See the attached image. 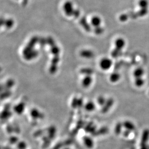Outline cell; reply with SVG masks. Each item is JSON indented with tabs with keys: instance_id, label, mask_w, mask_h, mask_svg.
Returning a JSON list of instances; mask_svg holds the SVG:
<instances>
[{
	"instance_id": "6da1fadb",
	"label": "cell",
	"mask_w": 149,
	"mask_h": 149,
	"mask_svg": "<svg viewBox=\"0 0 149 149\" xmlns=\"http://www.w3.org/2000/svg\"><path fill=\"white\" fill-rule=\"evenodd\" d=\"M139 6V11L138 12L139 17L146 16L149 11V3L147 0H139L138 3Z\"/></svg>"
},
{
	"instance_id": "7a4b0ae2",
	"label": "cell",
	"mask_w": 149,
	"mask_h": 149,
	"mask_svg": "<svg viewBox=\"0 0 149 149\" xmlns=\"http://www.w3.org/2000/svg\"><path fill=\"white\" fill-rule=\"evenodd\" d=\"M113 62L112 59L107 57H104L101 59L99 65L100 68L104 71L109 70L112 68Z\"/></svg>"
},
{
	"instance_id": "3957f363",
	"label": "cell",
	"mask_w": 149,
	"mask_h": 149,
	"mask_svg": "<svg viewBox=\"0 0 149 149\" xmlns=\"http://www.w3.org/2000/svg\"><path fill=\"white\" fill-rule=\"evenodd\" d=\"M126 42L125 39L122 37H118L114 42L115 49L119 52H122L126 47Z\"/></svg>"
},
{
	"instance_id": "277c9868",
	"label": "cell",
	"mask_w": 149,
	"mask_h": 149,
	"mask_svg": "<svg viewBox=\"0 0 149 149\" xmlns=\"http://www.w3.org/2000/svg\"><path fill=\"white\" fill-rule=\"evenodd\" d=\"M63 10L67 16L69 17L73 16L74 9H73V4L72 2L68 1L65 3L63 6Z\"/></svg>"
},
{
	"instance_id": "5b68a950",
	"label": "cell",
	"mask_w": 149,
	"mask_h": 149,
	"mask_svg": "<svg viewBox=\"0 0 149 149\" xmlns=\"http://www.w3.org/2000/svg\"><path fill=\"white\" fill-rule=\"evenodd\" d=\"M145 70L142 67H138L134 70L133 72V76L134 79L143 77L145 75Z\"/></svg>"
},
{
	"instance_id": "8992f818",
	"label": "cell",
	"mask_w": 149,
	"mask_h": 149,
	"mask_svg": "<svg viewBox=\"0 0 149 149\" xmlns=\"http://www.w3.org/2000/svg\"><path fill=\"white\" fill-rule=\"evenodd\" d=\"M121 79V75L118 72L112 73L109 77V80L112 83H116L119 82Z\"/></svg>"
},
{
	"instance_id": "52a82bcc",
	"label": "cell",
	"mask_w": 149,
	"mask_h": 149,
	"mask_svg": "<svg viewBox=\"0 0 149 149\" xmlns=\"http://www.w3.org/2000/svg\"><path fill=\"white\" fill-rule=\"evenodd\" d=\"M79 22H80V24L81 25V26L83 28V29H85L86 32H90L91 30V28L90 24L87 22L86 17H82L80 19Z\"/></svg>"
},
{
	"instance_id": "ba28073f",
	"label": "cell",
	"mask_w": 149,
	"mask_h": 149,
	"mask_svg": "<svg viewBox=\"0 0 149 149\" xmlns=\"http://www.w3.org/2000/svg\"><path fill=\"white\" fill-rule=\"evenodd\" d=\"M80 55L82 57L88 58V59L92 58L94 56V53L93 52H92V50H88V49H83L81 51Z\"/></svg>"
},
{
	"instance_id": "9c48e42d",
	"label": "cell",
	"mask_w": 149,
	"mask_h": 149,
	"mask_svg": "<svg viewBox=\"0 0 149 149\" xmlns=\"http://www.w3.org/2000/svg\"><path fill=\"white\" fill-rule=\"evenodd\" d=\"M113 104H114V100L112 98H110L107 99L106 103L105 104V105L102 107V111L103 112L108 111L110 108H112V106L113 105Z\"/></svg>"
},
{
	"instance_id": "30bf717a",
	"label": "cell",
	"mask_w": 149,
	"mask_h": 149,
	"mask_svg": "<svg viewBox=\"0 0 149 149\" xmlns=\"http://www.w3.org/2000/svg\"><path fill=\"white\" fill-rule=\"evenodd\" d=\"M134 84L135 87L138 88L143 87L145 84V80L144 77H139V78H136L134 79Z\"/></svg>"
},
{
	"instance_id": "8fae6325",
	"label": "cell",
	"mask_w": 149,
	"mask_h": 149,
	"mask_svg": "<svg viewBox=\"0 0 149 149\" xmlns=\"http://www.w3.org/2000/svg\"><path fill=\"white\" fill-rule=\"evenodd\" d=\"M92 81L93 79L91 76H86L82 80V85L84 88L88 87L91 84Z\"/></svg>"
},
{
	"instance_id": "7c38bea8",
	"label": "cell",
	"mask_w": 149,
	"mask_h": 149,
	"mask_svg": "<svg viewBox=\"0 0 149 149\" xmlns=\"http://www.w3.org/2000/svg\"><path fill=\"white\" fill-rule=\"evenodd\" d=\"M101 23V19L99 16H94L91 20V25L94 27H98L100 26Z\"/></svg>"
},
{
	"instance_id": "4fadbf2b",
	"label": "cell",
	"mask_w": 149,
	"mask_h": 149,
	"mask_svg": "<svg viewBox=\"0 0 149 149\" xmlns=\"http://www.w3.org/2000/svg\"><path fill=\"white\" fill-rule=\"evenodd\" d=\"M85 109L88 111H92L95 109L96 106L94 102L92 101H89L85 105Z\"/></svg>"
},
{
	"instance_id": "5bb4252c",
	"label": "cell",
	"mask_w": 149,
	"mask_h": 149,
	"mask_svg": "<svg viewBox=\"0 0 149 149\" xmlns=\"http://www.w3.org/2000/svg\"><path fill=\"white\" fill-rule=\"evenodd\" d=\"M93 69L90 68H83L80 70V73L86 76H91L93 73Z\"/></svg>"
},
{
	"instance_id": "9a60e30c",
	"label": "cell",
	"mask_w": 149,
	"mask_h": 149,
	"mask_svg": "<svg viewBox=\"0 0 149 149\" xmlns=\"http://www.w3.org/2000/svg\"><path fill=\"white\" fill-rule=\"evenodd\" d=\"M14 24V21L13 19H8L5 20L4 25L8 29L11 28Z\"/></svg>"
},
{
	"instance_id": "2e32d148",
	"label": "cell",
	"mask_w": 149,
	"mask_h": 149,
	"mask_svg": "<svg viewBox=\"0 0 149 149\" xmlns=\"http://www.w3.org/2000/svg\"><path fill=\"white\" fill-rule=\"evenodd\" d=\"M50 52H51L52 54L54 55V56H57V55H59V53H60V49L57 46L54 45V46L51 47Z\"/></svg>"
},
{
	"instance_id": "e0dca14e",
	"label": "cell",
	"mask_w": 149,
	"mask_h": 149,
	"mask_svg": "<svg viewBox=\"0 0 149 149\" xmlns=\"http://www.w3.org/2000/svg\"><path fill=\"white\" fill-rule=\"evenodd\" d=\"M25 104L24 103H21L19 104L18 105H17L14 107V111L17 112V113H21V112L23 111L24 109Z\"/></svg>"
},
{
	"instance_id": "ac0fdd59",
	"label": "cell",
	"mask_w": 149,
	"mask_h": 149,
	"mask_svg": "<svg viewBox=\"0 0 149 149\" xmlns=\"http://www.w3.org/2000/svg\"><path fill=\"white\" fill-rule=\"evenodd\" d=\"M37 52L32 50V52H29V53H28L26 55V58L28 60H30V59L35 57L37 55Z\"/></svg>"
},
{
	"instance_id": "d6986e66",
	"label": "cell",
	"mask_w": 149,
	"mask_h": 149,
	"mask_svg": "<svg viewBox=\"0 0 149 149\" xmlns=\"http://www.w3.org/2000/svg\"><path fill=\"white\" fill-rule=\"evenodd\" d=\"M107 100V99H106L104 96H102V95L99 96L97 99L98 104L103 107L105 105V104L106 103Z\"/></svg>"
},
{
	"instance_id": "ffe728a7",
	"label": "cell",
	"mask_w": 149,
	"mask_h": 149,
	"mask_svg": "<svg viewBox=\"0 0 149 149\" xmlns=\"http://www.w3.org/2000/svg\"><path fill=\"white\" fill-rule=\"evenodd\" d=\"M94 32L95 33V34L97 35H100L104 32V29L103 27H102L101 26H99L98 27H96L94 28Z\"/></svg>"
},
{
	"instance_id": "44dd1931",
	"label": "cell",
	"mask_w": 149,
	"mask_h": 149,
	"mask_svg": "<svg viewBox=\"0 0 149 149\" xmlns=\"http://www.w3.org/2000/svg\"><path fill=\"white\" fill-rule=\"evenodd\" d=\"M14 84V81L12 79H10V80H8L7 82L6 83V85H5V88L6 89L9 90L12 88V87H13Z\"/></svg>"
},
{
	"instance_id": "7402d4cb",
	"label": "cell",
	"mask_w": 149,
	"mask_h": 149,
	"mask_svg": "<svg viewBox=\"0 0 149 149\" xmlns=\"http://www.w3.org/2000/svg\"><path fill=\"white\" fill-rule=\"evenodd\" d=\"M46 40H47V43H48V44L49 45L51 46V47H52V46H54V45H55V42H54V39H53V38L52 37H48V38L46 39Z\"/></svg>"
},
{
	"instance_id": "603a6c76",
	"label": "cell",
	"mask_w": 149,
	"mask_h": 149,
	"mask_svg": "<svg viewBox=\"0 0 149 149\" xmlns=\"http://www.w3.org/2000/svg\"><path fill=\"white\" fill-rule=\"evenodd\" d=\"M11 95V92L10 91L8 90L6 91V92H3L1 95V99L3 98H6L8 97L9 96H10Z\"/></svg>"
},
{
	"instance_id": "cb8c5ba5",
	"label": "cell",
	"mask_w": 149,
	"mask_h": 149,
	"mask_svg": "<svg viewBox=\"0 0 149 149\" xmlns=\"http://www.w3.org/2000/svg\"><path fill=\"white\" fill-rule=\"evenodd\" d=\"M49 70H50L51 73L54 74L56 73V71L57 70V65L52 64L50 66Z\"/></svg>"
},
{
	"instance_id": "d4e9b609",
	"label": "cell",
	"mask_w": 149,
	"mask_h": 149,
	"mask_svg": "<svg viewBox=\"0 0 149 149\" xmlns=\"http://www.w3.org/2000/svg\"><path fill=\"white\" fill-rule=\"evenodd\" d=\"M59 60H60V58H59V55L54 56V58H53L51 61L52 64L57 65Z\"/></svg>"
},
{
	"instance_id": "484cf974",
	"label": "cell",
	"mask_w": 149,
	"mask_h": 149,
	"mask_svg": "<svg viewBox=\"0 0 149 149\" xmlns=\"http://www.w3.org/2000/svg\"><path fill=\"white\" fill-rule=\"evenodd\" d=\"M78 98L74 97L72 99V108H76L77 107Z\"/></svg>"
},
{
	"instance_id": "4316f807",
	"label": "cell",
	"mask_w": 149,
	"mask_h": 149,
	"mask_svg": "<svg viewBox=\"0 0 149 149\" xmlns=\"http://www.w3.org/2000/svg\"><path fill=\"white\" fill-rule=\"evenodd\" d=\"M39 42L40 45H41L42 46H44L47 43V40H46V39L45 38L43 37H42V38L39 39V42Z\"/></svg>"
},
{
	"instance_id": "83f0119b",
	"label": "cell",
	"mask_w": 149,
	"mask_h": 149,
	"mask_svg": "<svg viewBox=\"0 0 149 149\" xmlns=\"http://www.w3.org/2000/svg\"><path fill=\"white\" fill-rule=\"evenodd\" d=\"M80 15V12L79 9H74L73 12V16L75 18H78Z\"/></svg>"
},
{
	"instance_id": "f1b7e54d",
	"label": "cell",
	"mask_w": 149,
	"mask_h": 149,
	"mask_svg": "<svg viewBox=\"0 0 149 149\" xmlns=\"http://www.w3.org/2000/svg\"><path fill=\"white\" fill-rule=\"evenodd\" d=\"M83 100L82 98L78 99L77 107H78V108L82 107L83 106Z\"/></svg>"
},
{
	"instance_id": "f546056e",
	"label": "cell",
	"mask_w": 149,
	"mask_h": 149,
	"mask_svg": "<svg viewBox=\"0 0 149 149\" xmlns=\"http://www.w3.org/2000/svg\"><path fill=\"white\" fill-rule=\"evenodd\" d=\"M28 1L29 0H22V5L24 6H27V4L28 3Z\"/></svg>"
},
{
	"instance_id": "4dcf8cb0",
	"label": "cell",
	"mask_w": 149,
	"mask_h": 149,
	"mask_svg": "<svg viewBox=\"0 0 149 149\" xmlns=\"http://www.w3.org/2000/svg\"><path fill=\"white\" fill-rule=\"evenodd\" d=\"M5 20L6 19L3 18H1V25H4Z\"/></svg>"
},
{
	"instance_id": "1f68e13d",
	"label": "cell",
	"mask_w": 149,
	"mask_h": 149,
	"mask_svg": "<svg viewBox=\"0 0 149 149\" xmlns=\"http://www.w3.org/2000/svg\"><path fill=\"white\" fill-rule=\"evenodd\" d=\"M148 94H149V92H148Z\"/></svg>"
}]
</instances>
